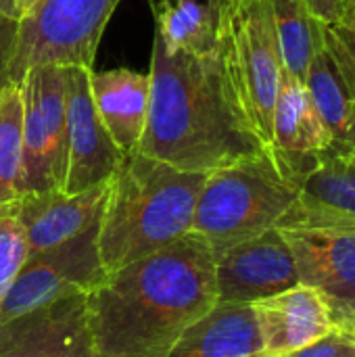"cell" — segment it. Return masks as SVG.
Wrapping results in <instances>:
<instances>
[{
  "label": "cell",
  "instance_id": "ffe728a7",
  "mask_svg": "<svg viewBox=\"0 0 355 357\" xmlns=\"http://www.w3.org/2000/svg\"><path fill=\"white\" fill-rule=\"evenodd\" d=\"M303 84L320 121L331 134V149H354L355 100L324 48L308 65Z\"/></svg>",
  "mask_w": 355,
  "mask_h": 357
},
{
  "label": "cell",
  "instance_id": "9a60e30c",
  "mask_svg": "<svg viewBox=\"0 0 355 357\" xmlns=\"http://www.w3.org/2000/svg\"><path fill=\"white\" fill-rule=\"evenodd\" d=\"M253 312L264 356H291L337 328L328 301L301 282L253 303Z\"/></svg>",
  "mask_w": 355,
  "mask_h": 357
},
{
  "label": "cell",
  "instance_id": "603a6c76",
  "mask_svg": "<svg viewBox=\"0 0 355 357\" xmlns=\"http://www.w3.org/2000/svg\"><path fill=\"white\" fill-rule=\"evenodd\" d=\"M322 44L355 100V0H347L333 21L322 23Z\"/></svg>",
  "mask_w": 355,
  "mask_h": 357
},
{
  "label": "cell",
  "instance_id": "f546056e",
  "mask_svg": "<svg viewBox=\"0 0 355 357\" xmlns=\"http://www.w3.org/2000/svg\"><path fill=\"white\" fill-rule=\"evenodd\" d=\"M230 0H207V4H209V8L218 15L220 13V8L224 6V4H228Z\"/></svg>",
  "mask_w": 355,
  "mask_h": 357
},
{
  "label": "cell",
  "instance_id": "4316f807",
  "mask_svg": "<svg viewBox=\"0 0 355 357\" xmlns=\"http://www.w3.org/2000/svg\"><path fill=\"white\" fill-rule=\"evenodd\" d=\"M305 2L322 23L333 21L343 10V6L347 4V0H305Z\"/></svg>",
  "mask_w": 355,
  "mask_h": 357
},
{
  "label": "cell",
  "instance_id": "3957f363",
  "mask_svg": "<svg viewBox=\"0 0 355 357\" xmlns=\"http://www.w3.org/2000/svg\"><path fill=\"white\" fill-rule=\"evenodd\" d=\"M205 176L178 169L138 151L123 155L109 180L98 226L105 272L123 268L186 236Z\"/></svg>",
  "mask_w": 355,
  "mask_h": 357
},
{
  "label": "cell",
  "instance_id": "7a4b0ae2",
  "mask_svg": "<svg viewBox=\"0 0 355 357\" xmlns=\"http://www.w3.org/2000/svg\"><path fill=\"white\" fill-rule=\"evenodd\" d=\"M149 117L138 153L184 172L209 174L264 151L226 71L211 54L169 52L153 38Z\"/></svg>",
  "mask_w": 355,
  "mask_h": 357
},
{
  "label": "cell",
  "instance_id": "e0dca14e",
  "mask_svg": "<svg viewBox=\"0 0 355 357\" xmlns=\"http://www.w3.org/2000/svg\"><path fill=\"white\" fill-rule=\"evenodd\" d=\"M90 90L96 113L117 149L123 155L136 153L149 117V73L126 67L90 71Z\"/></svg>",
  "mask_w": 355,
  "mask_h": 357
},
{
  "label": "cell",
  "instance_id": "7c38bea8",
  "mask_svg": "<svg viewBox=\"0 0 355 357\" xmlns=\"http://www.w3.org/2000/svg\"><path fill=\"white\" fill-rule=\"evenodd\" d=\"M331 146V134L320 121L305 84L285 71L272 113V138L268 146L278 169L293 184L301 186Z\"/></svg>",
  "mask_w": 355,
  "mask_h": 357
},
{
  "label": "cell",
  "instance_id": "4dcf8cb0",
  "mask_svg": "<svg viewBox=\"0 0 355 357\" xmlns=\"http://www.w3.org/2000/svg\"><path fill=\"white\" fill-rule=\"evenodd\" d=\"M259 357H276V356H259Z\"/></svg>",
  "mask_w": 355,
  "mask_h": 357
},
{
  "label": "cell",
  "instance_id": "cb8c5ba5",
  "mask_svg": "<svg viewBox=\"0 0 355 357\" xmlns=\"http://www.w3.org/2000/svg\"><path fill=\"white\" fill-rule=\"evenodd\" d=\"M27 259L25 232L17 215V205L0 207V305Z\"/></svg>",
  "mask_w": 355,
  "mask_h": 357
},
{
  "label": "cell",
  "instance_id": "484cf974",
  "mask_svg": "<svg viewBox=\"0 0 355 357\" xmlns=\"http://www.w3.org/2000/svg\"><path fill=\"white\" fill-rule=\"evenodd\" d=\"M17 23L10 19H0V90L8 84V65L17 40Z\"/></svg>",
  "mask_w": 355,
  "mask_h": 357
},
{
  "label": "cell",
  "instance_id": "d6986e66",
  "mask_svg": "<svg viewBox=\"0 0 355 357\" xmlns=\"http://www.w3.org/2000/svg\"><path fill=\"white\" fill-rule=\"evenodd\" d=\"M157 29L169 52L211 54L220 48V17L201 0H151Z\"/></svg>",
  "mask_w": 355,
  "mask_h": 357
},
{
  "label": "cell",
  "instance_id": "5bb4252c",
  "mask_svg": "<svg viewBox=\"0 0 355 357\" xmlns=\"http://www.w3.org/2000/svg\"><path fill=\"white\" fill-rule=\"evenodd\" d=\"M333 228L355 232V146L328 149L301 182L297 201L278 228Z\"/></svg>",
  "mask_w": 355,
  "mask_h": 357
},
{
  "label": "cell",
  "instance_id": "277c9868",
  "mask_svg": "<svg viewBox=\"0 0 355 357\" xmlns=\"http://www.w3.org/2000/svg\"><path fill=\"white\" fill-rule=\"evenodd\" d=\"M299 186L276 165L268 149L218 167L205 176L190 232L203 238L213 255L278 228Z\"/></svg>",
  "mask_w": 355,
  "mask_h": 357
},
{
  "label": "cell",
  "instance_id": "8992f818",
  "mask_svg": "<svg viewBox=\"0 0 355 357\" xmlns=\"http://www.w3.org/2000/svg\"><path fill=\"white\" fill-rule=\"evenodd\" d=\"M121 0H38L17 23L8 82L42 65L90 67L105 27Z\"/></svg>",
  "mask_w": 355,
  "mask_h": 357
},
{
  "label": "cell",
  "instance_id": "2e32d148",
  "mask_svg": "<svg viewBox=\"0 0 355 357\" xmlns=\"http://www.w3.org/2000/svg\"><path fill=\"white\" fill-rule=\"evenodd\" d=\"M109 182L77 195L65 190H48L23 195L17 215L25 232L27 257L44 253L96 224L103 215Z\"/></svg>",
  "mask_w": 355,
  "mask_h": 357
},
{
  "label": "cell",
  "instance_id": "6da1fadb",
  "mask_svg": "<svg viewBox=\"0 0 355 357\" xmlns=\"http://www.w3.org/2000/svg\"><path fill=\"white\" fill-rule=\"evenodd\" d=\"M84 303L96 357H165L180 335L218 303L213 251L188 232L107 272Z\"/></svg>",
  "mask_w": 355,
  "mask_h": 357
},
{
  "label": "cell",
  "instance_id": "83f0119b",
  "mask_svg": "<svg viewBox=\"0 0 355 357\" xmlns=\"http://www.w3.org/2000/svg\"><path fill=\"white\" fill-rule=\"evenodd\" d=\"M0 19L19 21V15H17V0H0Z\"/></svg>",
  "mask_w": 355,
  "mask_h": 357
},
{
  "label": "cell",
  "instance_id": "4fadbf2b",
  "mask_svg": "<svg viewBox=\"0 0 355 357\" xmlns=\"http://www.w3.org/2000/svg\"><path fill=\"white\" fill-rule=\"evenodd\" d=\"M0 357H96L84 295L59 299L0 324Z\"/></svg>",
  "mask_w": 355,
  "mask_h": 357
},
{
  "label": "cell",
  "instance_id": "f1b7e54d",
  "mask_svg": "<svg viewBox=\"0 0 355 357\" xmlns=\"http://www.w3.org/2000/svg\"><path fill=\"white\" fill-rule=\"evenodd\" d=\"M38 0H17V15H19V19L36 4Z\"/></svg>",
  "mask_w": 355,
  "mask_h": 357
},
{
  "label": "cell",
  "instance_id": "7402d4cb",
  "mask_svg": "<svg viewBox=\"0 0 355 357\" xmlns=\"http://www.w3.org/2000/svg\"><path fill=\"white\" fill-rule=\"evenodd\" d=\"M23 96L21 86L8 82L0 90V207L23 197Z\"/></svg>",
  "mask_w": 355,
  "mask_h": 357
},
{
  "label": "cell",
  "instance_id": "5b68a950",
  "mask_svg": "<svg viewBox=\"0 0 355 357\" xmlns=\"http://www.w3.org/2000/svg\"><path fill=\"white\" fill-rule=\"evenodd\" d=\"M218 17L228 77L245 117L268 149L285 73L270 0H230Z\"/></svg>",
  "mask_w": 355,
  "mask_h": 357
},
{
  "label": "cell",
  "instance_id": "ba28073f",
  "mask_svg": "<svg viewBox=\"0 0 355 357\" xmlns=\"http://www.w3.org/2000/svg\"><path fill=\"white\" fill-rule=\"evenodd\" d=\"M98 226L25 259L0 305V324L65 297L86 295L107 272L98 251Z\"/></svg>",
  "mask_w": 355,
  "mask_h": 357
},
{
  "label": "cell",
  "instance_id": "8fae6325",
  "mask_svg": "<svg viewBox=\"0 0 355 357\" xmlns=\"http://www.w3.org/2000/svg\"><path fill=\"white\" fill-rule=\"evenodd\" d=\"M222 303H257L299 284L293 253L278 228L213 255Z\"/></svg>",
  "mask_w": 355,
  "mask_h": 357
},
{
  "label": "cell",
  "instance_id": "9c48e42d",
  "mask_svg": "<svg viewBox=\"0 0 355 357\" xmlns=\"http://www.w3.org/2000/svg\"><path fill=\"white\" fill-rule=\"evenodd\" d=\"M293 253L301 284L331 305L335 326L355 333V232L333 228H278Z\"/></svg>",
  "mask_w": 355,
  "mask_h": 357
},
{
  "label": "cell",
  "instance_id": "44dd1931",
  "mask_svg": "<svg viewBox=\"0 0 355 357\" xmlns=\"http://www.w3.org/2000/svg\"><path fill=\"white\" fill-rule=\"evenodd\" d=\"M285 71L303 82L308 65L324 48L322 21L305 0H270Z\"/></svg>",
  "mask_w": 355,
  "mask_h": 357
},
{
  "label": "cell",
  "instance_id": "30bf717a",
  "mask_svg": "<svg viewBox=\"0 0 355 357\" xmlns=\"http://www.w3.org/2000/svg\"><path fill=\"white\" fill-rule=\"evenodd\" d=\"M90 67H65V117L69 142L67 195L107 184L123 159V153L117 149L96 113L90 90Z\"/></svg>",
  "mask_w": 355,
  "mask_h": 357
},
{
  "label": "cell",
  "instance_id": "d4e9b609",
  "mask_svg": "<svg viewBox=\"0 0 355 357\" xmlns=\"http://www.w3.org/2000/svg\"><path fill=\"white\" fill-rule=\"evenodd\" d=\"M287 357H355V333L333 328L324 337Z\"/></svg>",
  "mask_w": 355,
  "mask_h": 357
},
{
  "label": "cell",
  "instance_id": "52a82bcc",
  "mask_svg": "<svg viewBox=\"0 0 355 357\" xmlns=\"http://www.w3.org/2000/svg\"><path fill=\"white\" fill-rule=\"evenodd\" d=\"M23 96V195L65 190L69 142L65 117V67L42 65L19 82Z\"/></svg>",
  "mask_w": 355,
  "mask_h": 357
},
{
  "label": "cell",
  "instance_id": "ac0fdd59",
  "mask_svg": "<svg viewBox=\"0 0 355 357\" xmlns=\"http://www.w3.org/2000/svg\"><path fill=\"white\" fill-rule=\"evenodd\" d=\"M264 343L253 305L218 301L192 322L165 357H259Z\"/></svg>",
  "mask_w": 355,
  "mask_h": 357
}]
</instances>
